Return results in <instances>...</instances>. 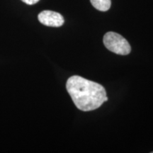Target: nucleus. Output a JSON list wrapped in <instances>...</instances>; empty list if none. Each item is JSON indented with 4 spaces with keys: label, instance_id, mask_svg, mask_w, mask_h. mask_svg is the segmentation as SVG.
Masks as SVG:
<instances>
[{
    "label": "nucleus",
    "instance_id": "f257e3e1",
    "mask_svg": "<svg viewBox=\"0 0 153 153\" xmlns=\"http://www.w3.org/2000/svg\"><path fill=\"white\" fill-rule=\"evenodd\" d=\"M66 89L76 108L82 111L97 109L105 102L106 97L102 85L77 75L69 78Z\"/></svg>",
    "mask_w": 153,
    "mask_h": 153
},
{
    "label": "nucleus",
    "instance_id": "39448f33",
    "mask_svg": "<svg viewBox=\"0 0 153 153\" xmlns=\"http://www.w3.org/2000/svg\"><path fill=\"white\" fill-rule=\"evenodd\" d=\"M23 2L26 3V4L28 5H33L35 4L38 3L40 0H22Z\"/></svg>",
    "mask_w": 153,
    "mask_h": 153
},
{
    "label": "nucleus",
    "instance_id": "7ed1b4c3",
    "mask_svg": "<svg viewBox=\"0 0 153 153\" xmlns=\"http://www.w3.org/2000/svg\"><path fill=\"white\" fill-rule=\"evenodd\" d=\"M38 19L42 24L51 27H60L65 22L64 18L60 14L49 10L43 11L40 13Z\"/></svg>",
    "mask_w": 153,
    "mask_h": 153
},
{
    "label": "nucleus",
    "instance_id": "423d86ee",
    "mask_svg": "<svg viewBox=\"0 0 153 153\" xmlns=\"http://www.w3.org/2000/svg\"><path fill=\"white\" fill-rule=\"evenodd\" d=\"M152 153H153V152H152Z\"/></svg>",
    "mask_w": 153,
    "mask_h": 153
},
{
    "label": "nucleus",
    "instance_id": "f03ea898",
    "mask_svg": "<svg viewBox=\"0 0 153 153\" xmlns=\"http://www.w3.org/2000/svg\"><path fill=\"white\" fill-rule=\"evenodd\" d=\"M103 42L108 51L117 55H128L131 51V47L127 40L115 32H108L105 34Z\"/></svg>",
    "mask_w": 153,
    "mask_h": 153
},
{
    "label": "nucleus",
    "instance_id": "20e7f679",
    "mask_svg": "<svg viewBox=\"0 0 153 153\" xmlns=\"http://www.w3.org/2000/svg\"><path fill=\"white\" fill-rule=\"evenodd\" d=\"M91 4L95 9L101 11H106L111 5V0H90Z\"/></svg>",
    "mask_w": 153,
    "mask_h": 153
}]
</instances>
